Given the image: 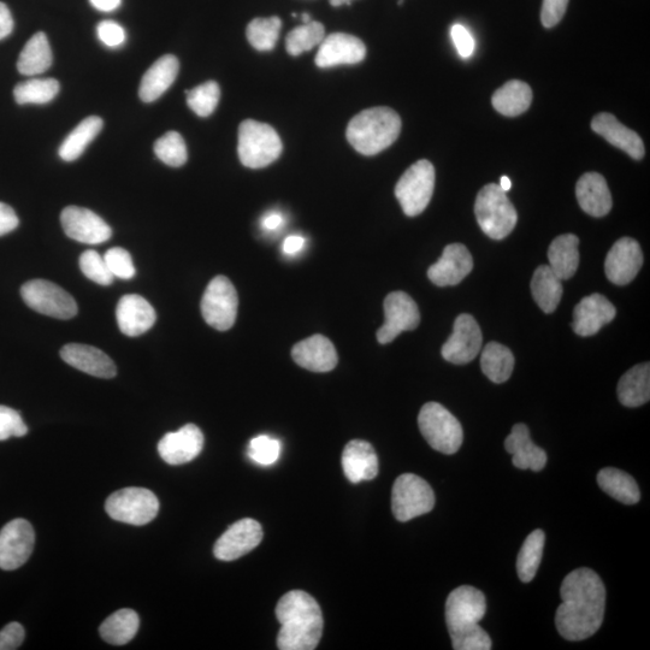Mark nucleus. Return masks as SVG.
Wrapping results in <instances>:
<instances>
[{"instance_id":"1","label":"nucleus","mask_w":650,"mask_h":650,"mask_svg":"<svg viewBox=\"0 0 650 650\" xmlns=\"http://www.w3.org/2000/svg\"><path fill=\"white\" fill-rule=\"evenodd\" d=\"M561 605L555 614L559 634L567 641L592 637L604 623L606 588L598 573L577 569L564 579L560 589Z\"/></svg>"},{"instance_id":"2","label":"nucleus","mask_w":650,"mask_h":650,"mask_svg":"<svg viewBox=\"0 0 650 650\" xmlns=\"http://www.w3.org/2000/svg\"><path fill=\"white\" fill-rule=\"evenodd\" d=\"M281 624L277 648L281 650H313L321 641L324 628L323 613L318 602L303 590L283 595L276 606Z\"/></svg>"},{"instance_id":"3","label":"nucleus","mask_w":650,"mask_h":650,"mask_svg":"<svg viewBox=\"0 0 650 650\" xmlns=\"http://www.w3.org/2000/svg\"><path fill=\"white\" fill-rule=\"evenodd\" d=\"M486 596L470 585L454 589L446 601V623L455 650H489L492 640L480 622L486 616Z\"/></svg>"},{"instance_id":"4","label":"nucleus","mask_w":650,"mask_h":650,"mask_svg":"<svg viewBox=\"0 0 650 650\" xmlns=\"http://www.w3.org/2000/svg\"><path fill=\"white\" fill-rule=\"evenodd\" d=\"M401 118L393 109L371 108L354 116L347 127V140L364 156H375L399 138Z\"/></svg>"},{"instance_id":"5","label":"nucleus","mask_w":650,"mask_h":650,"mask_svg":"<svg viewBox=\"0 0 650 650\" xmlns=\"http://www.w3.org/2000/svg\"><path fill=\"white\" fill-rule=\"evenodd\" d=\"M475 215L483 233L494 240L505 239L518 221L516 209L499 185L489 183L477 195Z\"/></svg>"},{"instance_id":"6","label":"nucleus","mask_w":650,"mask_h":650,"mask_svg":"<svg viewBox=\"0 0 650 650\" xmlns=\"http://www.w3.org/2000/svg\"><path fill=\"white\" fill-rule=\"evenodd\" d=\"M282 141L276 130L262 122L246 120L239 127L238 153L242 164L262 169L281 156Z\"/></svg>"},{"instance_id":"7","label":"nucleus","mask_w":650,"mask_h":650,"mask_svg":"<svg viewBox=\"0 0 650 650\" xmlns=\"http://www.w3.org/2000/svg\"><path fill=\"white\" fill-rule=\"evenodd\" d=\"M418 425L424 439L437 452L454 454L463 445L462 424L440 404H425L419 412Z\"/></svg>"},{"instance_id":"8","label":"nucleus","mask_w":650,"mask_h":650,"mask_svg":"<svg viewBox=\"0 0 650 650\" xmlns=\"http://www.w3.org/2000/svg\"><path fill=\"white\" fill-rule=\"evenodd\" d=\"M434 188V165L427 159H421L400 177L395 187V197L399 200L405 215L415 217L428 208Z\"/></svg>"},{"instance_id":"9","label":"nucleus","mask_w":650,"mask_h":650,"mask_svg":"<svg viewBox=\"0 0 650 650\" xmlns=\"http://www.w3.org/2000/svg\"><path fill=\"white\" fill-rule=\"evenodd\" d=\"M105 510L117 522L140 527L157 517L159 501L149 489L126 488L109 496Z\"/></svg>"},{"instance_id":"10","label":"nucleus","mask_w":650,"mask_h":650,"mask_svg":"<svg viewBox=\"0 0 650 650\" xmlns=\"http://www.w3.org/2000/svg\"><path fill=\"white\" fill-rule=\"evenodd\" d=\"M435 494L429 483L413 474L397 478L392 492V511L399 522H409L433 511Z\"/></svg>"},{"instance_id":"11","label":"nucleus","mask_w":650,"mask_h":650,"mask_svg":"<svg viewBox=\"0 0 650 650\" xmlns=\"http://www.w3.org/2000/svg\"><path fill=\"white\" fill-rule=\"evenodd\" d=\"M239 298L233 283L226 276H216L209 283L202 299V313L210 327L226 332L238 316Z\"/></svg>"},{"instance_id":"12","label":"nucleus","mask_w":650,"mask_h":650,"mask_svg":"<svg viewBox=\"0 0 650 650\" xmlns=\"http://www.w3.org/2000/svg\"><path fill=\"white\" fill-rule=\"evenodd\" d=\"M23 301L41 315L70 319L78 313V304L68 292L50 281L33 280L21 288Z\"/></svg>"},{"instance_id":"13","label":"nucleus","mask_w":650,"mask_h":650,"mask_svg":"<svg viewBox=\"0 0 650 650\" xmlns=\"http://www.w3.org/2000/svg\"><path fill=\"white\" fill-rule=\"evenodd\" d=\"M386 321L377 332V340L382 345L397 339L403 332L415 330L421 323V313L415 300L404 292L388 294L384 300Z\"/></svg>"},{"instance_id":"14","label":"nucleus","mask_w":650,"mask_h":650,"mask_svg":"<svg viewBox=\"0 0 650 650\" xmlns=\"http://www.w3.org/2000/svg\"><path fill=\"white\" fill-rule=\"evenodd\" d=\"M35 534L26 519H14L0 530V569L13 571L27 563L34 549Z\"/></svg>"},{"instance_id":"15","label":"nucleus","mask_w":650,"mask_h":650,"mask_svg":"<svg viewBox=\"0 0 650 650\" xmlns=\"http://www.w3.org/2000/svg\"><path fill=\"white\" fill-rule=\"evenodd\" d=\"M482 342L480 325L464 313L455 319L453 333L442 346V357L455 365L469 364L481 353Z\"/></svg>"},{"instance_id":"16","label":"nucleus","mask_w":650,"mask_h":650,"mask_svg":"<svg viewBox=\"0 0 650 650\" xmlns=\"http://www.w3.org/2000/svg\"><path fill=\"white\" fill-rule=\"evenodd\" d=\"M61 223L65 234L70 239L82 242V244H103L112 235V229L102 217L94 214L91 210L79 208V206L65 208L62 211Z\"/></svg>"},{"instance_id":"17","label":"nucleus","mask_w":650,"mask_h":650,"mask_svg":"<svg viewBox=\"0 0 650 650\" xmlns=\"http://www.w3.org/2000/svg\"><path fill=\"white\" fill-rule=\"evenodd\" d=\"M263 540V529L257 520H239L217 540L214 554L222 561H233L253 551Z\"/></svg>"},{"instance_id":"18","label":"nucleus","mask_w":650,"mask_h":650,"mask_svg":"<svg viewBox=\"0 0 650 650\" xmlns=\"http://www.w3.org/2000/svg\"><path fill=\"white\" fill-rule=\"evenodd\" d=\"M643 265L640 244L631 238H622L614 244L605 260L607 279L614 285L625 286L635 279Z\"/></svg>"},{"instance_id":"19","label":"nucleus","mask_w":650,"mask_h":650,"mask_svg":"<svg viewBox=\"0 0 650 650\" xmlns=\"http://www.w3.org/2000/svg\"><path fill=\"white\" fill-rule=\"evenodd\" d=\"M204 447V435L197 425L187 424L169 433L158 443V452L165 463L182 465L192 462Z\"/></svg>"},{"instance_id":"20","label":"nucleus","mask_w":650,"mask_h":650,"mask_svg":"<svg viewBox=\"0 0 650 650\" xmlns=\"http://www.w3.org/2000/svg\"><path fill=\"white\" fill-rule=\"evenodd\" d=\"M366 57L362 40L346 33H333L325 37L315 59L319 68H333L338 65L358 64Z\"/></svg>"},{"instance_id":"21","label":"nucleus","mask_w":650,"mask_h":650,"mask_svg":"<svg viewBox=\"0 0 650 650\" xmlns=\"http://www.w3.org/2000/svg\"><path fill=\"white\" fill-rule=\"evenodd\" d=\"M474 269V259L462 244L448 245L439 262L431 265L428 277L439 287L457 286Z\"/></svg>"},{"instance_id":"22","label":"nucleus","mask_w":650,"mask_h":650,"mask_svg":"<svg viewBox=\"0 0 650 650\" xmlns=\"http://www.w3.org/2000/svg\"><path fill=\"white\" fill-rule=\"evenodd\" d=\"M616 315V307L604 295H589L579 301L573 311V332L588 338L598 334L600 329L611 323Z\"/></svg>"},{"instance_id":"23","label":"nucleus","mask_w":650,"mask_h":650,"mask_svg":"<svg viewBox=\"0 0 650 650\" xmlns=\"http://www.w3.org/2000/svg\"><path fill=\"white\" fill-rule=\"evenodd\" d=\"M116 318L121 332L134 338L149 332L157 315L149 301L140 295L129 294L118 301Z\"/></svg>"},{"instance_id":"24","label":"nucleus","mask_w":650,"mask_h":650,"mask_svg":"<svg viewBox=\"0 0 650 650\" xmlns=\"http://www.w3.org/2000/svg\"><path fill=\"white\" fill-rule=\"evenodd\" d=\"M292 357L301 368L313 372H329L338 365V353L332 341L323 335H313L298 342L293 347Z\"/></svg>"},{"instance_id":"25","label":"nucleus","mask_w":650,"mask_h":650,"mask_svg":"<svg viewBox=\"0 0 650 650\" xmlns=\"http://www.w3.org/2000/svg\"><path fill=\"white\" fill-rule=\"evenodd\" d=\"M506 451L512 454V462L520 470L539 472L545 469L547 453L530 439L527 425L518 423L505 441Z\"/></svg>"},{"instance_id":"26","label":"nucleus","mask_w":650,"mask_h":650,"mask_svg":"<svg viewBox=\"0 0 650 650\" xmlns=\"http://www.w3.org/2000/svg\"><path fill=\"white\" fill-rule=\"evenodd\" d=\"M592 129L596 134L605 138L608 143L628 153L631 158L640 161L644 156L643 141L634 130L625 127L617 120L616 116L601 112L592 121Z\"/></svg>"},{"instance_id":"27","label":"nucleus","mask_w":650,"mask_h":650,"mask_svg":"<svg viewBox=\"0 0 650 650\" xmlns=\"http://www.w3.org/2000/svg\"><path fill=\"white\" fill-rule=\"evenodd\" d=\"M61 357L65 363L73 366L86 374L99 378H112L116 376V365L108 354L98 348L81 344L64 346Z\"/></svg>"},{"instance_id":"28","label":"nucleus","mask_w":650,"mask_h":650,"mask_svg":"<svg viewBox=\"0 0 650 650\" xmlns=\"http://www.w3.org/2000/svg\"><path fill=\"white\" fill-rule=\"evenodd\" d=\"M342 469L352 483L374 480L378 475V458L374 447L363 440L348 442L342 453Z\"/></svg>"},{"instance_id":"29","label":"nucleus","mask_w":650,"mask_h":650,"mask_svg":"<svg viewBox=\"0 0 650 650\" xmlns=\"http://www.w3.org/2000/svg\"><path fill=\"white\" fill-rule=\"evenodd\" d=\"M576 197L584 212L593 217H604L612 209V195L605 177L598 173L584 174L578 180Z\"/></svg>"},{"instance_id":"30","label":"nucleus","mask_w":650,"mask_h":650,"mask_svg":"<svg viewBox=\"0 0 650 650\" xmlns=\"http://www.w3.org/2000/svg\"><path fill=\"white\" fill-rule=\"evenodd\" d=\"M180 63L173 55H165L153 63L147 70L139 88V97L145 103L156 102L165 92L173 86L177 74H179Z\"/></svg>"},{"instance_id":"31","label":"nucleus","mask_w":650,"mask_h":650,"mask_svg":"<svg viewBox=\"0 0 650 650\" xmlns=\"http://www.w3.org/2000/svg\"><path fill=\"white\" fill-rule=\"evenodd\" d=\"M579 239L573 234L555 238L548 248L549 268L561 281L570 280L579 265Z\"/></svg>"},{"instance_id":"32","label":"nucleus","mask_w":650,"mask_h":650,"mask_svg":"<svg viewBox=\"0 0 650 650\" xmlns=\"http://www.w3.org/2000/svg\"><path fill=\"white\" fill-rule=\"evenodd\" d=\"M618 398L626 407H640L650 399V365L643 363L625 372L618 384Z\"/></svg>"},{"instance_id":"33","label":"nucleus","mask_w":650,"mask_h":650,"mask_svg":"<svg viewBox=\"0 0 650 650\" xmlns=\"http://www.w3.org/2000/svg\"><path fill=\"white\" fill-rule=\"evenodd\" d=\"M533 102V91L523 81L512 80L494 93L492 103L496 111L507 117L524 114Z\"/></svg>"},{"instance_id":"34","label":"nucleus","mask_w":650,"mask_h":650,"mask_svg":"<svg viewBox=\"0 0 650 650\" xmlns=\"http://www.w3.org/2000/svg\"><path fill=\"white\" fill-rule=\"evenodd\" d=\"M53 62L52 50L46 34H34L21 52L17 61V70L26 76H37L51 68Z\"/></svg>"},{"instance_id":"35","label":"nucleus","mask_w":650,"mask_h":650,"mask_svg":"<svg viewBox=\"0 0 650 650\" xmlns=\"http://www.w3.org/2000/svg\"><path fill=\"white\" fill-rule=\"evenodd\" d=\"M531 293L543 312L552 313L563 297V283L549 265H541L531 280Z\"/></svg>"},{"instance_id":"36","label":"nucleus","mask_w":650,"mask_h":650,"mask_svg":"<svg viewBox=\"0 0 650 650\" xmlns=\"http://www.w3.org/2000/svg\"><path fill=\"white\" fill-rule=\"evenodd\" d=\"M104 122L98 116L85 118L79 126L72 130L59 147V157L65 162H74L84 155L87 146L92 143L97 135L102 132Z\"/></svg>"},{"instance_id":"37","label":"nucleus","mask_w":650,"mask_h":650,"mask_svg":"<svg viewBox=\"0 0 650 650\" xmlns=\"http://www.w3.org/2000/svg\"><path fill=\"white\" fill-rule=\"evenodd\" d=\"M598 483L605 493L622 504L635 505L641 499L636 481L622 470L602 469L598 475Z\"/></svg>"},{"instance_id":"38","label":"nucleus","mask_w":650,"mask_h":650,"mask_svg":"<svg viewBox=\"0 0 650 650\" xmlns=\"http://www.w3.org/2000/svg\"><path fill=\"white\" fill-rule=\"evenodd\" d=\"M139 625L138 613L124 608V610L111 614L100 626L99 631L104 641L114 644V646H123L137 635Z\"/></svg>"},{"instance_id":"39","label":"nucleus","mask_w":650,"mask_h":650,"mask_svg":"<svg viewBox=\"0 0 650 650\" xmlns=\"http://www.w3.org/2000/svg\"><path fill=\"white\" fill-rule=\"evenodd\" d=\"M483 374L494 383L510 380L514 368V357L508 348L498 342H489L483 348L481 357Z\"/></svg>"},{"instance_id":"40","label":"nucleus","mask_w":650,"mask_h":650,"mask_svg":"<svg viewBox=\"0 0 650 650\" xmlns=\"http://www.w3.org/2000/svg\"><path fill=\"white\" fill-rule=\"evenodd\" d=\"M545 542L546 535L540 529L533 531L524 541L517 559V572L520 581L529 583L535 578L541 564Z\"/></svg>"},{"instance_id":"41","label":"nucleus","mask_w":650,"mask_h":650,"mask_svg":"<svg viewBox=\"0 0 650 650\" xmlns=\"http://www.w3.org/2000/svg\"><path fill=\"white\" fill-rule=\"evenodd\" d=\"M59 88L61 86L55 79H31L15 87L14 97L20 105H44L57 97Z\"/></svg>"},{"instance_id":"42","label":"nucleus","mask_w":650,"mask_h":650,"mask_svg":"<svg viewBox=\"0 0 650 650\" xmlns=\"http://www.w3.org/2000/svg\"><path fill=\"white\" fill-rule=\"evenodd\" d=\"M282 22L279 17L254 19L247 26V39L254 49L267 52L275 49L280 38Z\"/></svg>"},{"instance_id":"43","label":"nucleus","mask_w":650,"mask_h":650,"mask_svg":"<svg viewBox=\"0 0 650 650\" xmlns=\"http://www.w3.org/2000/svg\"><path fill=\"white\" fill-rule=\"evenodd\" d=\"M325 38V29L321 22L311 21L304 23L292 32L286 39V49L289 55L300 56L301 53L310 51L313 47L321 45Z\"/></svg>"},{"instance_id":"44","label":"nucleus","mask_w":650,"mask_h":650,"mask_svg":"<svg viewBox=\"0 0 650 650\" xmlns=\"http://www.w3.org/2000/svg\"><path fill=\"white\" fill-rule=\"evenodd\" d=\"M186 94L189 108L200 117H209L214 114L221 98L220 86L215 81L205 82V84L187 91Z\"/></svg>"},{"instance_id":"45","label":"nucleus","mask_w":650,"mask_h":650,"mask_svg":"<svg viewBox=\"0 0 650 650\" xmlns=\"http://www.w3.org/2000/svg\"><path fill=\"white\" fill-rule=\"evenodd\" d=\"M155 153L158 159L173 168L182 167L188 158L185 140L177 132H168L159 138L155 144Z\"/></svg>"},{"instance_id":"46","label":"nucleus","mask_w":650,"mask_h":650,"mask_svg":"<svg viewBox=\"0 0 650 650\" xmlns=\"http://www.w3.org/2000/svg\"><path fill=\"white\" fill-rule=\"evenodd\" d=\"M247 454L248 458L256 464L273 465L280 458L281 442L268 435L254 437L248 445Z\"/></svg>"},{"instance_id":"47","label":"nucleus","mask_w":650,"mask_h":650,"mask_svg":"<svg viewBox=\"0 0 650 650\" xmlns=\"http://www.w3.org/2000/svg\"><path fill=\"white\" fill-rule=\"evenodd\" d=\"M80 268L87 279L98 283L100 286H110L114 282V275L105 263L104 257L96 251H86L80 257Z\"/></svg>"},{"instance_id":"48","label":"nucleus","mask_w":650,"mask_h":650,"mask_svg":"<svg viewBox=\"0 0 650 650\" xmlns=\"http://www.w3.org/2000/svg\"><path fill=\"white\" fill-rule=\"evenodd\" d=\"M111 274L118 279L129 280L135 275V267L132 256L124 248H111L104 256Z\"/></svg>"},{"instance_id":"49","label":"nucleus","mask_w":650,"mask_h":650,"mask_svg":"<svg viewBox=\"0 0 650 650\" xmlns=\"http://www.w3.org/2000/svg\"><path fill=\"white\" fill-rule=\"evenodd\" d=\"M28 433V428L19 412L10 407L0 405V441L10 437H22Z\"/></svg>"},{"instance_id":"50","label":"nucleus","mask_w":650,"mask_h":650,"mask_svg":"<svg viewBox=\"0 0 650 650\" xmlns=\"http://www.w3.org/2000/svg\"><path fill=\"white\" fill-rule=\"evenodd\" d=\"M97 35L99 40L110 49H117L126 41V31L115 21L100 22L97 27Z\"/></svg>"},{"instance_id":"51","label":"nucleus","mask_w":650,"mask_h":650,"mask_svg":"<svg viewBox=\"0 0 650 650\" xmlns=\"http://www.w3.org/2000/svg\"><path fill=\"white\" fill-rule=\"evenodd\" d=\"M570 0H543L541 10L542 25L546 28L557 26L563 20Z\"/></svg>"},{"instance_id":"52","label":"nucleus","mask_w":650,"mask_h":650,"mask_svg":"<svg viewBox=\"0 0 650 650\" xmlns=\"http://www.w3.org/2000/svg\"><path fill=\"white\" fill-rule=\"evenodd\" d=\"M25 641V629L19 623H10L0 631V650H15Z\"/></svg>"},{"instance_id":"53","label":"nucleus","mask_w":650,"mask_h":650,"mask_svg":"<svg viewBox=\"0 0 650 650\" xmlns=\"http://www.w3.org/2000/svg\"><path fill=\"white\" fill-rule=\"evenodd\" d=\"M451 37L459 55L469 58L475 51V39L471 33L462 25H454L451 29Z\"/></svg>"},{"instance_id":"54","label":"nucleus","mask_w":650,"mask_h":650,"mask_svg":"<svg viewBox=\"0 0 650 650\" xmlns=\"http://www.w3.org/2000/svg\"><path fill=\"white\" fill-rule=\"evenodd\" d=\"M19 217L11 206L0 203V236L7 235L19 227Z\"/></svg>"},{"instance_id":"55","label":"nucleus","mask_w":650,"mask_h":650,"mask_svg":"<svg viewBox=\"0 0 650 650\" xmlns=\"http://www.w3.org/2000/svg\"><path fill=\"white\" fill-rule=\"evenodd\" d=\"M14 31V19L7 4L0 3V40L8 38Z\"/></svg>"},{"instance_id":"56","label":"nucleus","mask_w":650,"mask_h":650,"mask_svg":"<svg viewBox=\"0 0 650 650\" xmlns=\"http://www.w3.org/2000/svg\"><path fill=\"white\" fill-rule=\"evenodd\" d=\"M306 244L303 236L300 235H291L283 242V252L288 254V256H294V254L299 253L303 250Z\"/></svg>"},{"instance_id":"57","label":"nucleus","mask_w":650,"mask_h":650,"mask_svg":"<svg viewBox=\"0 0 650 650\" xmlns=\"http://www.w3.org/2000/svg\"><path fill=\"white\" fill-rule=\"evenodd\" d=\"M92 7L103 13H112L120 8L122 0H90Z\"/></svg>"},{"instance_id":"58","label":"nucleus","mask_w":650,"mask_h":650,"mask_svg":"<svg viewBox=\"0 0 650 650\" xmlns=\"http://www.w3.org/2000/svg\"><path fill=\"white\" fill-rule=\"evenodd\" d=\"M283 217L279 212H270L263 218L262 227L265 230H277L282 226Z\"/></svg>"},{"instance_id":"59","label":"nucleus","mask_w":650,"mask_h":650,"mask_svg":"<svg viewBox=\"0 0 650 650\" xmlns=\"http://www.w3.org/2000/svg\"><path fill=\"white\" fill-rule=\"evenodd\" d=\"M499 186L502 189V191L507 193L512 188V181L511 179H508L507 176H502L500 179Z\"/></svg>"},{"instance_id":"60","label":"nucleus","mask_w":650,"mask_h":650,"mask_svg":"<svg viewBox=\"0 0 650 650\" xmlns=\"http://www.w3.org/2000/svg\"><path fill=\"white\" fill-rule=\"evenodd\" d=\"M352 0H330L333 7H341V5H351Z\"/></svg>"},{"instance_id":"61","label":"nucleus","mask_w":650,"mask_h":650,"mask_svg":"<svg viewBox=\"0 0 650 650\" xmlns=\"http://www.w3.org/2000/svg\"><path fill=\"white\" fill-rule=\"evenodd\" d=\"M301 20H303V23H309L312 21L309 14H303V16H301Z\"/></svg>"}]
</instances>
